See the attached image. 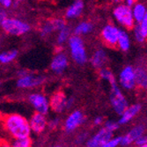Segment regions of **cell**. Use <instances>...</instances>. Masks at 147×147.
<instances>
[{"instance_id": "obj_1", "label": "cell", "mask_w": 147, "mask_h": 147, "mask_svg": "<svg viewBox=\"0 0 147 147\" xmlns=\"http://www.w3.org/2000/svg\"><path fill=\"white\" fill-rule=\"evenodd\" d=\"M3 124L7 133L13 139L30 137L31 135L28 121L20 115L11 114L5 116Z\"/></svg>"}, {"instance_id": "obj_2", "label": "cell", "mask_w": 147, "mask_h": 147, "mask_svg": "<svg viewBox=\"0 0 147 147\" xmlns=\"http://www.w3.org/2000/svg\"><path fill=\"white\" fill-rule=\"evenodd\" d=\"M68 44L72 60L79 65L85 64L88 61V56L82 38L74 34L69 38Z\"/></svg>"}, {"instance_id": "obj_3", "label": "cell", "mask_w": 147, "mask_h": 147, "mask_svg": "<svg viewBox=\"0 0 147 147\" xmlns=\"http://www.w3.org/2000/svg\"><path fill=\"white\" fill-rule=\"evenodd\" d=\"M113 16L115 21L126 29H132L136 24L131 7L125 4L117 5L113 10Z\"/></svg>"}, {"instance_id": "obj_4", "label": "cell", "mask_w": 147, "mask_h": 147, "mask_svg": "<svg viewBox=\"0 0 147 147\" xmlns=\"http://www.w3.org/2000/svg\"><path fill=\"white\" fill-rule=\"evenodd\" d=\"M110 85V104L113 110L117 114L121 115L129 106V102L120 88L117 80L112 82Z\"/></svg>"}, {"instance_id": "obj_5", "label": "cell", "mask_w": 147, "mask_h": 147, "mask_svg": "<svg viewBox=\"0 0 147 147\" xmlns=\"http://www.w3.org/2000/svg\"><path fill=\"white\" fill-rule=\"evenodd\" d=\"M0 26L5 33L15 36L26 34L31 30V26L29 24L17 18L8 17Z\"/></svg>"}, {"instance_id": "obj_6", "label": "cell", "mask_w": 147, "mask_h": 147, "mask_svg": "<svg viewBox=\"0 0 147 147\" xmlns=\"http://www.w3.org/2000/svg\"><path fill=\"white\" fill-rule=\"evenodd\" d=\"M73 104L74 99L71 97L68 98L63 92L54 93L49 100L50 109L56 113H63L66 109H70Z\"/></svg>"}, {"instance_id": "obj_7", "label": "cell", "mask_w": 147, "mask_h": 147, "mask_svg": "<svg viewBox=\"0 0 147 147\" xmlns=\"http://www.w3.org/2000/svg\"><path fill=\"white\" fill-rule=\"evenodd\" d=\"M118 83L125 90H133L137 87L135 68L131 65H127L120 71Z\"/></svg>"}, {"instance_id": "obj_8", "label": "cell", "mask_w": 147, "mask_h": 147, "mask_svg": "<svg viewBox=\"0 0 147 147\" xmlns=\"http://www.w3.org/2000/svg\"><path fill=\"white\" fill-rule=\"evenodd\" d=\"M121 30L117 26L112 23H109L103 26L100 33V37L102 42L105 43V45L109 46L110 48L116 47L117 40L119 37V34L121 33Z\"/></svg>"}, {"instance_id": "obj_9", "label": "cell", "mask_w": 147, "mask_h": 147, "mask_svg": "<svg viewBox=\"0 0 147 147\" xmlns=\"http://www.w3.org/2000/svg\"><path fill=\"white\" fill-rule=\"evenodd\" d=\"M45 81V77L42 75H35L26 73L21 77H19L17 80V86L21 89H30L40 86Z\"/></svg>"}, {"instance_id": "obj_10", "label": "cell", "mask_w": 147, "mask_h": 147, "mask_svg": "<svg viewBox=\"0 0 147 147\" xmlns=\"http://www.w3.org/2000/svg\"><path fill=\"white\" fill-rule=\"evenodd\" d=\"M28 100L34 110L38 113L47 115L49 111V100L42 93L34 92L29 95Z\"/></svg>"}, {"instance_id": "obj_11", "label": "cell", "mask_w": 147, "mask_h": 147, "mask_svg": "<svg viewBox=\"0 0 147 147\" xmlns=\"http://www.w3.org/2000/svg\"><path fill=\"white\" fill-rule=\"evenodd\" d=\"M85 121L86 118L83 112H81L80 110H75L71 112L67 116V118L65 119L63 124L64 130L68 133L73 132L74 130H76L78 128L81 126L85 123Z\"/></svg>"}, {"instance_id": "obj_12", "label": "cell", "mask_w": 147, "mask_h": 147, "mask_svg": "<svg viewBox=\"0 0 147 147\" xmlns=\"http://www.w3.org/2000/svg\"><path fill=\"white\" fill-rule=\"evenodd\" d=\"M114 132L109 131L105 127L100 129L94 135L86 140V145L89 147H103V145L109 141L114 135Z\"/></svg>"}, {"instance_id": "obj_13", "label": "cell", "mask_w": 147, "mask_h": 147, "mask_svg": "<svg viewBox=\"0 0 147 147\" xmlns=\"http://www.w3.org/2000/svg\"><path fill=\"white\" fill-rule=\"evenodd\" d=\"M145 133V126L144 124H137L130 129L126 134L121 137L122 146H129L135 143V141Z\"/></svg>"}, {"instance_id": "obj_14", "label": "cell", "mask_w": 147, "mask_h": 147, "mask_svg": "<svg viewBox=\"0 0 147 147\" xmlns=\"http://www.w3.org/2000/svg\"><path fill=\"white\" fill-rule=\"evenodd\" d=\"M28 123H29L31 132L36 133V134L42 133L48 126V120L46 118V115L38 112H35L31 116Z\"/></svg>"}, {"instance_id": "obj_15", "label": "cell", "mask_w": 147, "mask_h": 147, "mask_svg": "<svg viewBox=\"0 0 147 147\" xmlns=\"http://www.w3.org/2000/svg\"><path fill=\"white\" fill-rule=\"evenodd\" d=\"M69 65V59L63 52H57V54L53 57L51 63H50V69L51 71L56 74H62Z\"/></svg>"}, {"instance_id": "obj_16", "label": "cell", "mask_w": 147, "mask_h": 147, "mask_svg": "<svg viewBox=\"0 0 147 147\" xmlns=\"http://www.w3.org/2000/svg\"><path fill=\"white\" fill-rule=\"evenodd\" d=\"M142 106L140 104H133V105H129L126 109L120 115V118L118 120V123L120 125H125L128 124L129 122L132 121L133 118H135L139 112L141 111Z\"/></svg>"}, {"instance_id": "obj_17", "label": "cell", "mask_w": 147, "mask_h": 147, "mask_svg": "<svg viewBox=\"0 0 147 147\" xmlns=\"http://www.w3.org/2000/svg\"><path fill=\"white\" fill-rule=\"evenodd\" d=\"M133 30V35L138 43H143L147 39V12L144 19L139 22L136 23Z\"/></svg>"}, {"instance_id": "obj_18", "label": "cell", "mask_w": 147, "mask_h": 147, "mask_svg": "<svg viewBox=\"0 0 147 147\" xmlns=\"http://www.w3.org/2000/svg\"><path fill=\"white\" fill-rule=\"evenodd\" d=\"M107 61H108V54L103 49H96L90 59L91 64L96 69L104 67Z\"/></svg>"}, {"instance_id": "obj_19", "label": "cell", "mask_w": 147, "mask_h": 147, "mask_svg": "<svg viewBox=\"0 0 147 147\" xmlns=\"http://www.w3.org/2000/svg\"><path fill=\"white\" fill-rule=\"evenodd\" d=\"M84 2L82 0H76V1L68 7L65 11V18L69 20H74L78 18L82 14L84 11Z\"/></svg>"}, {"instance_id": "obj_20", "label": "cell", "mask_w": 147, "mask_h": 147, "mask_svg": "<svg viewBox=\"0 0 147 147\" xmlns=\"http://www.w3.org/2000/svg\"><path fill=\"white\" fill-rule=\"evenodd\" d=\"M137 86L143 90H147V69L144 66H138L135 68Z\"/></svg>"}, {"instance_id": "obj_21", "label": "cell", "mask_w": 147, "mask_h": 147, "mask_svg": "<svg viewBox=\"0 0 147 147\" xmlns=\"http://www.w3.org/2000/svg\"><path fill=\"white\" fill-rule=\"evenodd\" d=\"M130 45H131V41H130L129 34L126 31L122 29L117 40L116 47L121 51L127 52L130 49Z\"/></svg>"}, {"instance_id": "obj_22", "label": "cell", "mask_w": 147, "mask_h": 147, "mask_svg": "<svg viewBox=\"0 0 147 147\" xmlns=\"http://www.w3.org/2000/svg\"><path fill=\"white\" fill-rule=\"evenodd\" d=\"M133 18L135 20L136 23H139L144 17L147 12V7L143 3H135L131 6Z\"/></svg>"}, {"instance_id": "obj_23", "label": "cell", "mask_w": 147, "mask_h": 147, "mask_svg": "<svg viewBox=\"0 0 147 147\" xmlns=\"http://www.w3.org/2000/svg\"><path fill=\"white\" fill-rule=\"evenodd\" d=\"M93 31V25L89 21H82L78 23L74 28V34L81 36L86 35Z\"/></svg>"}, {"instance_id": "obj_24", "label": "cell", "mask_w": 147, "mask_h": 147, "mask_svg": "<svg viewBox=\"0 0 147 147\" xmlns=\"http://www.w3.org/2000/svg\"><path fill=\"white\" fill-rule=\"evenodd\" d=\"M71 37V29L67 26L57 31V46L63 47V45L68 42L69 38Z\"/></svg>"}, {"instance_id": "obj_25", "label": "cell", "mask_w": 147, "mask_h": 147, "mask_svg": "<svg viewBox=\"0 0 147 147\" xmlns=\"http://www.w3.org/2000/svg\"><path fill=\"white\" fill-rule=\"evenodd\" d=\"M18 57V51L16 49H11L8 51L2 52L0 54V63L3 64H6L11 63L13 60H15Z\"/></svg>"}, {"instance_id": "obj_26", "label": "cell", "mask_w": 147, "mask_h": 147, "mask_svg": "<svg viewBox=\"0 0 147 147\" xmlns=\"http://www.w3.org/2000/svg\"><path fill=\"white\" fill-rule=\"evenodd\" d=\"M54 32H56V30H55L54 26H53L51 20L42 23V26L40 28V34H41L42 37L49 36V34H53Z\"/></svg>"}, {"instance_id": "obj_27", "label": "cell", "mask_w": 147, "mask_h": 147, "mask_svg": "<svg viewBox=\"0 0 147 147\" xmlns=\"http://www.w3.org/2000/svg\"><path fill=\"white\" fill-rule=\"evenodd\" d=\"M99 76L101 79H103L104 81L109 82V84H111L114 81H116V78L114 75V73L108 68L102 67L100 69H99Z\"/></svg>"}, {"instance_id": "obj_28", "label": "cell", "mask_w": 147, "mask_h": 147, "mask_svg": "<svg viewBox=\"0 0 147 147\" xmlns=\"http://www.w3.org/2000/svg\"><path fill=\"white\" fill-rule=\"evenodd\" d=\"M11 145L14 147H29L32 145V139L30 137H25L13 139Z\"/></svg>"}, {"instance_id": "obj_29", "label": "cell", "mask_w": 147, "mask_h": 147, "mask_svg": "<svg viewBox=\"0 0 147 147\" xmlns=\"http://www.w3.org/2000/svg\"><path fill=\"white\" fill-rule=\"evenodd\" d=\"M121 144V137H112L109 139L103 147H117Z\"/></svg>"}, {"instance_id": "obj_30", "label": "cell", "mask_w": 147, "mask_h": 147, "mask_svg": "<svg viewBox=\"0 0 147 147\" xmlns=\"http://www.w3.org/2000/svg\"><path fill=\"white\" fill-rule=\"evenodd\" d=\"M51 21H52V23H53V26H54L56 32H57L58 30L62 29L63 28H64V26H66L65 20H64L63 19H61V18L52 19Z\"/></svg>"}, {"instance_id": "obj_31", "label": "cell", "mask_w": 147, "mask_h": 147, "mask_svg": "<svg viewBox=\"0 0 147 147\" xmlns=\"http://www.w3.org/2000/svg\"><path fill=\"white\" fill-rule=\"evenodd\" d=\"M120 124L118 123V122H115L112 120H109V121H106L104 123V127L111 132H115V130H117Z\"/></svg>"}, {"instance_id": "obj_32", "label": "cell", "mask_w": 147, "mask_h": 147, "mask_svg": "<svg viewBox=\"0 0 147 147\" xmlns=\"http://www.w3.org/2000/svg\"><path fill=\"white\" fill-rule=\"evenodd\" d=\"M134 144L138 147H147V135L144 133L135 141Z\"/></svg>"}, {"instance_id": "obj_33", "label": "cell", "mask_w": 147, "mask_h": 147, "mask_svg": "<svg viewBox=\"0 0 147 147\" xmlns=\"http://www.w3.org/2000/svg\"><path fill=\"white\" fill-rule=\"evenodd\" d=\"M8 18V14L4 8H0V26Z\"/></svg>"}, {"instance_id": "obj_34", "label": "cell", "mask_w": 147, "mask_h": 147, "mask_svg": "<svg viewBox=\"0 0 147 147\" xmlns=\"http://www.w3.org/2000/svg\"><path fill=\"white\" fill-rule=\"evenodd\" d=\"M59 124V119L58 118H53L49 122H48V126H49L52 129H55Z\"/></svg>"}, {"instance_id": "obj_35", "label": "cell", "mask_w": 147, "mask_h": 147, "mask_svg": "<svg viewBox=\"0 0 147 147\" xmlns=\"http://www.w3.org/2000/svg\"><path fill=\"white\" fill-rule=\"evenodd\" d=\"M13 0H0V5L4 8H10L12 6Z\"/></svg>"}, {"instance_id": "obj_36", "label": "cell", "mask_w": 147, "mask_h": 147, "mask_svg": "<svg viewBox=\"0 0 147 147\" xmlns=\"http://www.w3.org/2000/svg\"><path fill=\"white\" fill-rule=\"evenodd\" d=\"M103 123V118L101 116H96L93 119V124L95 126H100Z\"/></svg>"}, {"instance_id": "obj_37", "label": "cell", "mask_w": 147, "mask_h": 147, "mask_svg": "<svg viewBox=\"0 0 147 147\" xmlns=\"http://www.w3.org/2000/svg\"><path fill=\"white\" fill-rule=\"evenodd\" d=\"M86 133H82L78 136L77 138V143H82V142H86Z\"/></svg>"}, {"instance_id": "obj_38", "label": "cell", "mask_w": 147, "mask_h": 147, "mask_svg": "<svg viewBox=\"0 0 147 147\" xmlns=\"http://www.w3.org/2000/svg\"><path fill=\"white\" fill-rule=\"evenodd\" d=\"M122 1L123 2V4H125V5H127L131 7L133 5L136 3L137 0H122Z\"/></svg>"}, {"instance_id": "obj_39", "label": "cell", "mask_w": 147, "mask_h": 147, "mask_svg": "<svg viewBox=\"0 0 147 147\" xmlns=\"http://www.w3.org/2000/svg\"><path fill=\"white\" fill-rule=\"evenodd\" d=\"M17 1H19V2H21V1H24V0H17Z\"/></svg>"}]
</instances>
